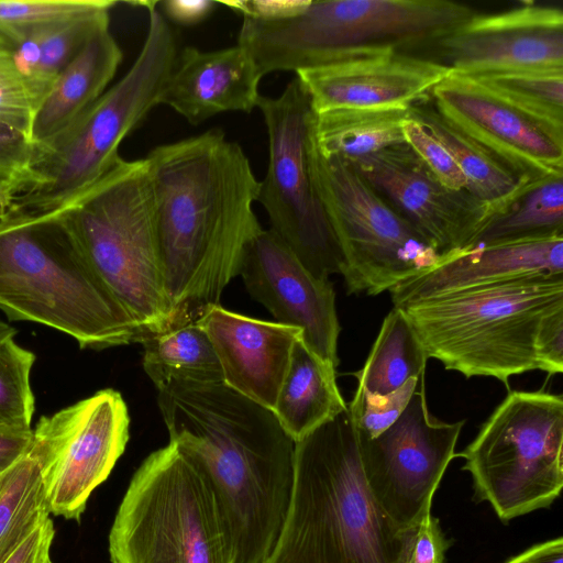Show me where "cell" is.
Wrapping results in <instances>:
<instances>
[{
  "instance_id": "5bb4252c",
  "label": "cell",
  "mask_w": 563,
  "mask_h": 563,
  "mask_svg": "<svg viewBox=\"0 0 563 563\" xmlns=\"http://www.w3.org/2000/svg\"><path fill=\"white\" fill-rule=\"evenodd\" d=\"M399 418L375 438L357 433L366 482L377 504L405 531L431 511L432 498L465 420L449 423L428 409L424 379ZM357 431V430H356Z\"/></svg>"
},
{
  "instance_id": "30bf717a",
  "label": "cell",
  "mask_w": 563,
  "mask_h": 563,
  "mask_svg": "<svg viewBox=\"0 0 563 563\" xmlns=\"http://www.w3.org/2000/svg\"><path fill=\"white\" fill-rule=\"evenodd\" d=\"M457 456L501 521L549 507L563 487V397L509 391Z\"/></svg>"
},
{
  "instance_id": "4dcf8cb0",
  "label": "cell",
  "mask_w": 563,
  "mask_h": 563,
  "mask_svg": "<svg viewBox=\"0 0 563 563\" xmlns=\"http://www.w3.org/2000/svg\"><path fill=\"white\" fill-rule=\"evenodd\" d=\"M49 515L38 465L27 452L0 475V563Z\"/></svg>"
},
{
  "instance_id": "60d3db41",
  "label": "cell",
  "mask_w": 563,
  "mask_h": 563,
  "mask_svg": "<svg viewBox=\"0 0 563 563\" xmlns=\"http://www.w3.org/2000/svg\"><path fill=\"white\" fill-rule=\"evenodd\" d=\"M55 537L52 519L35 529L2 563H49Z\"/></svg>"
},
{
  "instance_id": "52a82bcc",
  "label": "cell",
  "mask_w": 563,
  "mask_h": 563,
  "mask_svg": "<svg viewBox=\"0 0 563 563\" xmlns=\"http://www.w3.org/2000/svg\"><path fill=\"white\" fill-rule=\"evenodd\" d=\"M563 307V274L533 275L439 295L401 307L428 358L466 378H509L540 369L543 317Z\"/></svg>"
},
{
  "instance_id": "4fadbf2b",
  "label": "cell",
  "mask_w": 563,
  "mask_h": 563,
  "mask_svg": "<svg viewBox=\"0 0 563 563\" xmlns=\"http://www.w3.org/2000/svg\"><path fill=\"white\" fill-rule=\"evenodd\" d=\"M129 429L126 404L111 388L40 418L29 452L38 465L51 514L80 521L90 495L123 454Z\"/></svg>"
},
{
  "instance_id": "f1b7e54d",
  "label": "cell",
  "mask_w": 563,
  "mask_h": 563,
  "mask_svg": "<svg viewBox=\"0 0 563 563\" xmlns=\"http://www.w3.org/2000/svg\"><path fill=\"white\" fill-rule=\"evenodd\" d=\"M428 356L408 317L394 307L384 318L364 366L353 376L356 389L386 395L411 377H421Z\"/></svg>"
},
{
  "instance_id": "5b68a950",
  "label": "cell",
  "mask_w": 563,
  "mask_h": 563,
  "mask_svg": "<svg viewBox=\"0 0 563 563\" xmlns=\"http://www.w3.org/2000/svg\"><path fill=\"white\" fill-rule=\"evenodd\" d=\"M476 11L451 0L306 1L273 20L243 18L238 45L263 75L336 62L434 47Z\"/></svg>"
},
{
  "instance_id": "8d00e7d4",
  "label": "cell",
  "mask_w": 563,
  "mask_h": 563,
  "mask_svg": "<svg viewBox=\"0 0 563 563\" xmlns=\"http://www.w3.org/2000/svg\"><path fill=\"white\" fill-rule=\"evenodd\" d=\"M404 136L406 144L444 186L466 190L467 181L457 164L424 126L409 117L404 124Z\"/></svg>"
},
{
  "instance_id": "4316f807",
  "label": "cell",
  "mask_w": 563,
  "mask_h": 563,
  "mask_svg": "<svg viewBox=\"0 0 563 563\" xmlns=\"http://www.w3.org/2000/svg\"><path fill=\"white\" fill-rule=\"evenodd\" d=\"M409 110L344 108L316 114L313 137L324 157L354 161L386 147L404 144Z\"/></svg>"
},
{
  "instance_id": "44dd1931",
  "label": "cell",
  "mask_w": 563,
  "mask_h": 563,
  "mask_svg": "<svg viewBox=\"0 0 563 563\" xmlns=\"http://www.w3.org/2000/svg\"><path fill=\"white\" fill-rule=\"evenodd\" d=\"M563 274V235L477 245L389 290L394 307L533 275Z\"/></svg>"
},
{
  "instance_id": "9a60e30c",
  "label": "cell",
  "mask_w": 563,
  "mask_h": 563,
  "mask_svg": "<svg viewBox=\"0 0 563 563\" xmlns=\"http://www.w3.org/2000/svg\"><path fill=\"white\" fill-rule=\"evenodd\" d=\"M349 162L443 260L468 250L497 217L467 190L444 186L406 143Z\"/></svg>"
},
{
  "instance_id": "9c48e42d",
  "label": "cell",
  "mask_w": 563,
  "mask_h": 563,
  "mask_svg": "<svg viewBox=\"0 0 563 563\" xmlns=\"http://www.w3.org/2000/svg\"><path fill=\"white\" fill-rule=\"evenodd\" d=\"M112 563H233L230 531L198 463L170 442L133 474L109 533Z\"/></svg>"
},
{
  "instance_id": "d590c367",
  "label": "cell",
  "mask_w": 563,
  "mask_h": 563,
  "mask_svg": "<svg viewBox=\"0 0 563 563\" xmlns=\"http://www.w3.org/2000/svg\"><path fill=\"white\" fill-rule=\"evenodd\" d=\"M37 104L20 73L12 47L0 37V121L31 139Z\"/></svg>"
},
{
  "instance_id": "bcb514c9",
  "label": "cell",
  "mask_w": 563,
  "mask_h": 563,
  "mask_svg": "<svg viewBox=\"0 0 563 563\" xmlns=\"http://www.w3.org/2000/svg\"><path fill=\"white\" fill-rule=\"evenodd\" d=\"M18 194V189L13 186L0 184V221L11 209Z\"/></svg>"
},
{
  "instance_id": "b9f144b4",
  "label": "cell",
  "mask_w": 563,
  "mask_h": 563,
  "mask_svg": "<svg viewBox=\"0 0 563 563\" xmlns=\"http://www.w3.org/2000/svg\"><path fill=\"white\" fill-rule=\"evenodd\" d=\"M242 14V18L273 20L291 14L303 7L306 1L290 0H243L222 2Z\"/></svg>"
},
{
  "instance_id": "d4e9b609",
  "label": "cell",
  "mask_w": 563,
  "mask_h": 563,
  "mask_svg": "<svg viewBox=\"0 0 563 563\" xmlns=\"http://www.w3.org/2000/svg\"><path fill=\"white\" fill-rule=\"evenodd\" d=\"M112 8L36 26L12 40L15 64L37 108L48 95L57 76L86 42L96 32L109 27Z\"/></svg>"
},
{
  "instance_id": "8fae6325",
  "label": "cell",
  "mask_w": 563,
  "mask_h": 563,
  "mask_svg": "<svg viewBox=\"0 0 563 563\" xmlns=\"http://www.w3.org/2000/svg\"><path fill=\"white\" fill-rule=\"evenodd\" d=\"M312 176L339 243L349 294L369 296L426 273L443 258L339 156H322L312 136Z\"/></svg>"
},
{
  "instance_id": "ba28073f",
  "label": "cell",
  "mask_w": 563,
  "mask_h": 563,
  "mask_svg": "<svg viewBox=\"0 0 563 563\" xmlns=\"http://www.w3.org/2000/svg\"><path fill=\"white\" fill-rule=\"evenodd\" d=\"M157 3H142L148 10V30L128 73L64 131L35 146L31 184L13 207L48 212L80 194L121 158V142L159 104L177 47Z\"/></svg>"
},
{
  "instance_id": "2e32d148",
  "label": "cell",
  "mask_w": 563,
  "mask_h": 563,
  "mask_svg": "<svg viewBox=\"0 0 563 563\" xmlns=\"http://www.w3.org/2000/svg\"><path fill=\"white\" fill-rule=\"evenodd\" d=\"M435 111L517 177L536 183L563 175V141L475 78L451 74L431 92Z\"/></svg>"
},
{
  "instance_id": "ac0fdd59",
  "label": "cell",
  "mask_w": 563,
  "mask_h": 563,
  "mask_svg": "<svg viewBox=\"0 0 563 563\" xmlns=\"http://www.w3.org/2000/svg\"><path fill=\"white\" fill-rule=\"evenodd\" d=\"M240 275L277 322L298 328L305 344L336 368L341 327L329 279L316 277L271 229L251 243Z\"/></svg>"
},
{
  "instance_id": "f35d334b",
  "label": "cell",
  "mask_w": 563,
  "mask_h": 563,
  "mask_svg": "<svg viewBox=\"0 0 563 563\" xmlns=\"http://www.w3.org/2000/svg\"><path fill=\"white\" fill-rule=\"evenodd\" d=\"M450 542L431 511L409 531L405 563H443Z\"/></svg>"
},
{
  "instance_id": "e0dca14e",
  "label": "cell",
  "mask_w": 563,
  "mask_h": 563,
  "mask_svg": "<svg viewBox=\"0 0 563 563\" xmlns=\"http://www.w3.org/2000/svg\"><path fill=\"white\" fill-rule=\"evenodd\" d=\"M433 49L437 62L465 76L563 69V12L534 2L498 13L476 12Z\"/></svg>"
},
{
  "instance_id": "e575fe53",
  "label": "cell",
  "mask_w": 563,
  "mask_h": 563,
  "mask_svg": "<svg viewBox=\"0 0 563 563\" xmlns=\"http://www.w3.org/2000/svg\"><path fill=\"white\" fill-rule=\"evenodd\" d=\"M419 378L411 377L401 387L386 395L356 389L347 409L357 433L372 439L388 429L407 407L419 385Z\"/></svg>"
},
{
  "instance_id": "ffe728a7",
  "label": "cell",
  "mask_w": 563,
  "mask_h": 563,
  "mask_svg": "<svg viewBox=\"0 0 563 563\" xmlns=\"http://www.w3.org/2000/svg\"><path fill=\"white\" fill-rule=\"evenodd\" d=\"M197 321L213 345L223 384L274 410L301 331L277 321L250 318L220 305L208 309Z\"/></svg>"
},
{
  "instance_id": "7c38bea8",
  "label": "cell",
  "mask_w": 563,
  "mask_h": 563,
  "mask_svg": "<svg viewBox=\"0 0 563 563\" xmlns=\"http://www.w3.org/2000/svg\"><path fill=\"white\" fill-rule=\"evenodd\" d=\"M268 135V166L257 201L271 230L318 278L344 269L343 256L316 189L310 147L316 113L296 76L277 98L260 97Z\"/></svg>"
},
{
  "instance_id": "7a4b0ae2",
  "label": "cell",
  "mask_w": 563,
  "mask_h": 563,
  "mask_svg": "<svg viewBox=\"0 0 563 563\" xmlns=\"http://www.w3.org/2000/svg\"><path fill=\"white\" fill-rule=\"evenodd\" d=\"M157 404L169 441L201 467L233 545V563H264L284 525L295 441L276 415L224 384L169 383Z\"/></svg>"
},
{
  "instance_id": "d6a6232c",
  "label": "cell",
  "mask_w": 563,
  "mask_h": 563,
  "mask_svg": "<svg viewBox=\"0 0 563 563\" xmlns=\"http://www.w3.org/2000/svg\"><path fill=\"white\" fill-rule=\"evenodd\" d=\"M35 360L13 338L0 344V426L32 429L35 397L30 376Z\"/></svg>"
},
{
  "instance_id": "603a6c76",
  "label": "cell",
  "mask_w": 563,
  "mask_h": 563,
  "mask_svg": "<svg viewBox=\"0 0 563 563\" xmlns=\"http://www.w3.org/2000/svg\"><path fill=\"white\" fill-rule=\"evenodd\" d=\"M122 57L109 27L86 42L57 76L35 112L31 131L34 146L49 142L101 97Z\"/></svg>"
},
{
  "instance_id": "277c9868",
  "label": "cell",
  "mask_w": 563,
  "mask_h": 563,
  "mask_svg": "<svg viewBox=\"0 0 563 563\" xmlns=\"http://www.w3.org/2000/svg\"><path fill=\"white\" fill-rule=\"evenodd\" d=\"M0 310L63 332L81 349L147 336L60 225L13 206L0 221Z\"/></svg>"
},
{
  "instance_id": "ee69618b",
  "label": "cell",
  "mask_w": 563,
  "mask_h": 563,
  "mask_svg": "<svg viewBox=\"0 0 563 563\" xmlns=\"http://www.w3.org/2000/svg\"><path fill=\"white\" fill-rule=\"evenodd\" d=\"M165 15L180 25H195L207 19L216 8L210 0H168L158 2Z\"/></svg>"
},
{
  "instance_id": "cb8c5ba5",
  "label": "cell",
  "mask_w": 563,
  "mask_h": 563,
  "mask_svg": "<svg viewBox=\"0 0 563 563\" xmlns=\"http://www.w3.org/2000/svg\"><path fill=\"white\" fill-rule=\"evenodd\" d=\"M335 367L299 338L279 388L274 413L296 442L347 408L336 384Z\"/></svg>"
},
{
  "instance_id": "ab89813d",
  "label": "cell",
  "mask_w": 563,
  "mask_h": 563,
  "mask_svg": "<svg viewBox=\"0 0 563 563\" xmlns=\"http://www.w3.org/2000/svg\"><path fill=\"white\" fill-rule=\"evenodd\" d=\"M540 371L549 375L563 372V307L547 313L536 340Z\"/></svg>"
},
{
  "instance_id": "836d02e7",
  "label": "cell",
  "mask_w": 563,
  "mask_h": 563,
  "mask_svg": "<svg viewBox=\"0 0 563 563\" xmlns=\"http://www.w3.org/2000/svg\"><path fill=\"white\" fill-rule=\"evenodd\" d=\"M115 4L112 0H0V32L30 30Z\"/></svg>"
},
{
  "instance_id": "8992f818",
  "label": "cell",
  "mask_w": 563,
  "mask_h": 563,
  "mask_svg": "<svg viewBox=\"0 0 563 563\" xmlns=\"http://www.w3.org/2000/svg\"><path fill=\"white\" fill-rule=\"evenodd\" d=\"M36 213L47 216L69 234L147 335L170 329L146 157L120 158L60 207Z\"/></svg>"
},
{
  "instance_id": "f546056e",
  "label": "cell",
  "mask_w": 563,
  "mask_h": 563,
  "mask_svg": "<svg viewBox=\"0 0 563 563\" xmlns=\"http://www.w3.org/2000/svg\"><path fill=\"white\" fill-rule=\"evenodd\" d=\"M554 235H563V175L532 184L506 212L490 220L471 247Z\"/></svg>"
},
{
  "instance_id": "3957f363",
  "label": "cell",
  "mask_w": 563,
  "mask_h": 563,
  "mask_svg": "<svg viewBox=\"0 0 563 563\" xmlns=\"http://www.w3.org/2000/svg\"><path fill=\"white\" fill-rule=\"evenodd\" d=\"M409 531L373 496L346 408L295 442L288 511L264 563H405Z\"/></svg>"
},
{
  "instance_id": "74e56055",
  "label": "cell",
  "mask_w": 563,
  "mask_h": 563,
  "mask_svg": "<svg viewBox=\"0 0 563 563\" xmlns=\"http://www.w3.org/2000/svg\"><path fill=\"white\" fill-rule=\"evenodd\" d=\"M34 155L31 139L0 121V184L13 186L19 194L25 190L32 180Z\"/></svg>"
},
{
  "instance_id": "1f68e13d",
  "label": "cell",
  "mask_w": 563,
  "mask_h": 563,
  "mask_svg": "<svg viewBox=\"0 0 563 563\" xmlns=\"http://www.w3.org/2000/svg\"><path fill=\"white\" fill-rule=\"evenodd\" d=\"M470 77L563 141V69L506 71Z\"/></svg>"
},
{
  "instance_id": "7402d4cb",
  "label": "cell",
  "mask_w": 563,
  "mask_h": 563,
  "mask_svg": "<svg viewBox=\"0 0 563 563\" xmlns=\"http://www.w3.org/2000/svg\"><path fill=\"white\" fill-rule=\"evenodd\" d=\"M263 76L253 56L240 45L210 52L186 47L159 104L173 108L191 124L228 111L249 113L257 107Z\"/></svg>"
},
{
  "instance_id": "6da1fadb",
  "label": "cell",
  "mask_w": 563,
  "mask_h": 563,
  "mask_svg": "<svg viewBox=\"0 0 563 563\" xmlns=\"http://www.w3.org/2000/svg\"><path fill=\"white\" fill-rule=\"evenodd\" d=\"M146 159L174 329L220 305L240 275L263 230L253 209L260 181L242 147L220 129L157 146Z\"/></svg>"
},
{
  "instance_id": "f6af8a7d",
  "label": "cell",
  "mask_w": 563,
  "mask_h": 563,
  "mask_svg": "<svg viewBox=\"0 0 563 563\" xmlns=\"http://www.w3.org/2000/svg\"><path fill=\"white\" fill-rule=\"evenodd\" d=\"M505 563H563V538L534 544Z\"/></svg>"
},
{
  "instance_id": "d6986e66",
  "label": "cell",
  "mask_w": 563,
  "mask_h": 563,
  "mask_svg": "<svg viewBox=\"0 0 563 563\" xmlns=\"http://www.w3.org/2000/svg\"><path fill=\"white\" fill-rule=\"evenodd\" d=\"M453 71L413 54L386 52L298 71L316 114L344 108L409 110L430 101Z\"/></svg>"
},
{
  "instance_id": "c3c4849f",
  "label": "cell",
  "mask_w": 563,
  "mask_h": 563,
  "mask_svg": "<svg viewBox=\"0 0 563 563\" xmlns=\"http://www.w3.org/2000/svg\"><path fill=\"white\" fill-rule=\"evenodd\" d=\"M49 563H53L52 561Z\"/></svg>"
},
{
  "instance_id": "484cf974",
  "label": "cell",
  "mask_w": 563,
  "mask_h": 563,
  "mask_svg": "<svg viewBox=\"0 0 563 563\" xmlns=\"http://www.w3.org/2000/svg\"><path fill=\"white\" fill-rule=\"evenodd\" d=\"M409 117L445 147L467 181L466 190L497 216L506 212L534 184L517 177L478 143L446 122L429 102L410 108Z\"/></svg>"
},
{
  "instance_id": "7bdbcfd3",
  "label": "cell",
  "mask_w": 563,
  "mask_h": 563,
  "mask_svg": "<svg viewBox=\"0 0 563 563\" xmlns=\"http://www.w3.org/2000/svg\"><path fill=\"white\" fill-rule=\"evenodd\" d=\"M32 438L33 429L0 426V475L29 452Z\"/></svg>"
},
{
  "instance_id": "7dc6e473",
  "label": "cell",
  "mask_w": 563,
  "mask_h": 563,
  "mask_svg": "<svg viewBox=\"0 0 563 563\" xmlns=\"http://www.w3.org/2000/svg\"><path fill=\"white\" fill-rule=\"evenodd\" d=\"M16 330L0 319V344L8 339L14 338Z\"/></svg>"
},
{
  "instance_id": "83f0119b",
  "label": "cell",
  "mask_w": 563,
  "mask_h": 563,
  "mask_svg": "<svg viewBox=\"0 0 563 563\" xmlns=\"http://www.w3.org/2000/svg\"><path fill=\"white\" fill-rule=\"evenodd\" d=\"M143 368L157 390L169 383L223 384L213 345L198 321L147 335Z\"/></svg>"
}]
</instances>
